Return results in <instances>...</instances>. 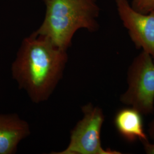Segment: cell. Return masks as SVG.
<instances>
[{"label":"cell","instance_id":"2","mask_svg":"<svg viewBox=\"0 0 154 154\" xmlns=\"http://www.w3.org/2000/svg\"><path fill=\"white\" fill-rule=\"evenodd\" d=\"M46 6L44 21L34 32L58 48L67 51L77 30L90 32L99 27L97 0H43Z\"/></svg>","mask_w":154,"mask_h":154},{"label":"cell","instance_id":"3","mask_svg":"<svg viewBox=\"0 0 154 154\" xmlns=\"http://www.w3.org/2000/svg\"><path fill=\"white\" fill-rule=\"evenodd\" d=\"M126 90L120 100L142 115L154 111V61L149 53L142 51L132 61L127 72Z\"/></svg>","mask_w":154,"mask_h":154},{"label":"cell","instance_id":"11","mask_svg":"<svg viewBox=\"0 0 154 154\" xmlns=\"http://www.w3.org/2000/svg\"><path fill=\"white\" fill-rule=\"evenodd\" d=\"M153 60H154V59H153Z\"/></svg>","mask_w":154,"mask_h":154},{"label":"cell","instance_id":"9","mask_svg":"<svg viewBox=\"0 0 154 154\" xmlns=\"http://www.w3.org/2000/svg\"><path fill=\"white\" fill-rule=\"evenodd\" d=\"M144 151L146 154H154V143H149V140L142 142Z\"/></svg>","mask_w":154,"mask_h":154},{"label":"cell","instance_id":"6","mask_svg":"<svg viewBox=\"0 0 154 154\" xmlns=\"http://www.w3.org/2000/svg\"><path fill=\"white\" fill-rule=\"evenodd\" d=\"M30 134L28 123L16 114H0V154H12Z\"/></svg>","mask_w":154,"mask_h":154},{"label":"cell","instance_id":"8","mask_svg":"<svg viewBox=\"0 0 154 154\" xmlns=\"http://www.w3.org/2000/svg\"><path fill=\"white\" fill-rule=\"evenodd\" d=\"M130 4L135 10L142 13L154 11V0H132Z\"/></svg>","mask_w":154,"mask_h":154},{"label":"cell","instance_id":"7","mask_svg":"<svg viewBox=\"0 0 154 154\" xmlns=\"http://www.w3.org/2000/svg\"><path fill=\"white\" fill-rule=\"evenodd\" d=\"M142 114L138 110L128 107L119 110L114 117V125L119 134L128 142L137 140H149L144 132Z\"/></svg>","mask_w":154,"mask_h":154},{"label":"cell","instance_id":"5","mask_svg":"<svg viewBox=\"0 0 154 154\" xmlns=\"http://www.w3.org/2000/svg\"><path fill=\"white\" fill-rule=\"evenodd\" d=\"M118 14L137 49L154 59V11L142 13L132 8L128 0H115Z\"/></svg>","mask_w":154,"mask_h":154},{"label":"cell","instance_id":"1","mask_svg":"<svg viewBox=\"0 0 154 154\" xmlns=\"http://www.w3.org/2000/svg\"><path fill=\"white\" fill-rule=\"evenodd\" d=\"M67 51L34 32L23 40L11 65V75L34 103L47 100L61 80Z\"/></svg>","mask_w":154,"mask_h":154},{"label":"cell","instance_id":"4","mask_svg":"<svg viewBox=\"0 0 154 154\" xmlns=\"http://www.w3.org/2000/svg\"><path fill=\"white\" fill-rule=\"evenodd\" d=\"M82 119L77 123L70 134L67 147L58 154H121L118 151L103 148L100 131L105 121L102 110L92 103L82 107Z\"/></svg>","mask_w":154,"mask_h":154},{"label":"cell","instance_id":"10","mask_svg":"<svg viewBox=\"0 0 154 154\" xmlns=\"http://www.w3.org/2000/svg\"><path fill=\"white\" fill-rule=\"evenodd\" d=\"M149 137L154 141V119L150 123L148 129Z\"/></svg>","mask_w":154,"mask_h":154}]
</instances>
